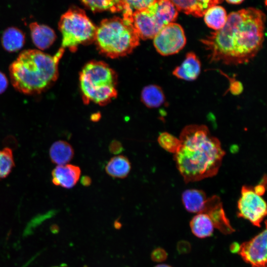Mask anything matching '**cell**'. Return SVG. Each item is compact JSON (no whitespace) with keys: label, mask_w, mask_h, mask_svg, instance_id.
Masks as SVG:
<instances>
[{"label":"cell","mask_w":267,"mask_h":267,"mask_svg":"<svg viewBox=\"0 0 267 267\" xmlns=\"http://www.w3.org/2000/svg\"><path fill=\"white\" fill-rule=\"evenodd\" d=\"M267 228L240 245L238 254L251 267H267Z\"/></svg>","instance_id":"10"},{"label":"cell","mask_w":267,"mask_h":267,"mask_svg":"<svg viewBox=\"0 0 267 267\" xmlns=\"http://www.w3.org/2000/svg\"></svg>","instance_id":"37"},{"label":"cell","mask_w":267,"mask_h":267,"mask_svg":"<svg viewBox=\"0 0 267 267\" xmlns=\"http://www.w3.org/2000/svg\"><path fill=\"white\" fill-rule=\"evenodd\" d=\"M14 166L12 150L8 147L0 150V180L7 177Z\"/></svg>","instance_id":"24"},{"label":"cell","mask_w":267,"mask_h":267,"mask_svg":"<svg viewBox=\"0 0 267 267\" xmlns=\"http://www.w3.org/2000/svg\"><path fill=\"white\" fill-rule=\"evenodd\" d=\"M201 62L193 52L187 53L182 63L176 67L173 74L177 78L186 81L196 80L201 72Z\"/></svg>","instance_id":"13"},{"label":"cell","mask_w":267,"mask_h":267,"mask_svg":"<svg viewBox=\"0 0 267 267\" xmlns=\"http://www.w3.org/2000/svg\"><path fill=\"white\" fill-rule=\"evenodd\" d=\"M244 0H226L229 3L232 4H239L241 3Z\"/></svg>","instance_id":"33"},{"label":"cell","mask_w":267,"mask_h":267,"mask_svg":"<svg viewBox=\"0 0 267 267\" xmlns=\"http://www.w3.org/2000/svg\"><path fill=\"white\" fill-rule=\"evenodd\" d=\"M64 52L61 47L53 56L36 49L23 51L9 66L13 87L25 94L40 93L58 77V65Z\"/></svg>","instance_id":"3"},{"label":"cell","mask_w":267,"mask_h":267,"mask_svg":"<svg viewBox=\"0 0 267 267\" xmlns=\"http://www.w3.org/2000/svg\"><path fill=\"white\" fill-rule=\"evenodd\" d=\"M155 267H172L167 264H159L156 266Z\"/></svg>","instance_id":"36"},{"label":"cell","mask_w":267,"mask_h":267,"mask_svg":"<svg viewBox=\"0 0 267 267\" xmlns=\"http://www.w3.org/2000/svg\"><path fill=\"white\" fill-rule=\"evenodd\" d=\"M265 184L266 183L261 182L260 184L257 185L253 189L255 192L260 196H262L265 193L266 191L265 186Z\"/></svg>","instance_id":"30"},{"label":"cell","mask_w":267,"mask_h":267,"mask_svg":"<svg viewBox=\"0 0 267 267\" xmlns=\"http://www.w3.org/2000/svg\"><path fill=\"white\" fill-rule=\"evenodd\" d=\"M34 44L41 50L49 48L55 41V32L48 26L32 22L29 25Z\"/></svg>","instance_id":"15"},{"label":"cell","mask_w":267,"mask_h":267,"mask_svg":"<svg viewBox=\"0 0 267 267\" xmlns=\"http://www.w3.org/2000/svg\"><path fill=\"white\" fill-rule=\"evenodd\" d=\"M139 39L128 20L114 17L100 22L94 42L100 53L115 58L131 53L139 45Z\"/></svg>","instance_id":"4"},{"label":"cell","mask_w":267,"mask_h":267,"mask_svg":"<svg viewBox=\"0 0 267 267\" xmlns=\"http://www.w3.org/2000/svg\"><path fill=\"white\" fill-rule=\"evenodd\" d=\"M179 139L180 145L174 153V160L185 183L217 175L225 152L206 126H186Z\"/></svg>","instance_id":"2"},{"label":"cell","mask_w":267,"mask_h":267,"mask_svg":"<svg viewBox=\"0 0 267 267\" xmlns=\"http://www.w3.org/2000/svg\"><path fill=\"white\" fill-rule=\"evenodd\" d=\"M51 230L53 233H56L59 230V228L56 225H53L51 227Z\"/></svg>","instance_id":"34"},{"label":"cell","mask_w":267,"mask_h":267,"mask_svg":"<svg viewBox=\"0 0 267 267\" xmlns=\"http://www.w3.org/2000/svg\"><path fill=\"white\" fill-rule=\"evenodd\" d=\"M240 245L237 242L232 243L230 246V250L232 253H238Z\"/></svg>","instance_id":"32"},{"label":"cell","mask_w":267,"mask_h":267,"mask_svg":"<svg viewBox=\"0 0 267 267\" xmlns=\"http://www.w3.org/2000/svg\"><path fill=\"white\" fill-rule=\"evenodd\" d=\"M80 168L71 164L57 165L51 172V181L56 185L71 188L77 183L81 176Z\"/></svg>","instance_id":"12"},{"label":"cell","mask_w":267,"mask_h":267,"mask_svg":"<svg viewBox=\"0 0 267 267\" xmlns=\"http://www.w3.org/2000/svg\"><path fill=\"white\" fill-rule=\"evenodd\" d=\"M109 150L112 154H118L123 151L124 147L119 141L113 140L109 144Z\"/></svg>","instance_id":"28"},{"label":"cell","mask_w":267,"mask_h":267,"mask_svg":"<svg viewBox=\"0 0 267 267\" xmlns=\"http://www.w3.org/2000/svg\"><path fill=\"white\" fill-rule=\"evenodd\" d=\"M8 80L5 75L0 71V94L3 93L8 86Z\"/></svg>","instance_id":"29"},{"label":"cell","mask_w":267,"mask_h":267,"mask_svg":"<svg viewBox=\"0 0 267 267\" xmlns=\"http://www.w3.org/2000/svg\"><path fill=\"white\" fill-rule=\"evenodd\" d=\"M81 184L85 186H89L91 183V178L88 176H84L81 179Z\"/></svg>","instance_id":"31"},{"label":"cell","mask_w":267,"mask_h":267,"mask_svg":"<svg viewBox=\"0 0 267 267\" xmlns=\"http://www.w3.org/2000/svg\"><path fill=\"white\" fill-rule=\"evenodd\" d=\"M204 15V21L207 26L215 31L222 29L227 18L224 8L217 5L209 8Z\"/></svg>","instance_id":"22"},{"label":"cell","mask_w":267,"mask_h":267,"mask_svg":"<svg viewBox=\"0 0 267 267\" xmlns=\"http://www.w3.org/2000/svg\"><path fill=\"white\" fill-rule=\"evenodd\" d=\"M168 254L166 251L162 248H157L153 250L151 254L152 260L155 262H162L165 261Z\"/></svg>","instance_id":"27"},{"label":"cell","mask_w":267,"mask_h":267,"mask_svg":"<svg viewBox=\"0 0 267 267\" xmlns=\"http://www.w3.org/2000/svg\"><path fill=\"white\" fill-rule=\"evenodd\" d=\"M141 100L149 108H157L165 101L162 89L158 86L150 85L145 87L141 91Z\"/></svg>","instance_id":"21"},{"label":"cell","mask_w":267,"mask_h":267,"mask_svg":"<svg viewBox=\"0 0 267 267\" xmlns=\"http://www.w3.org/2000/svg\"><path fill=\"white\" fill-rule=\"evenodd\" d=\"M237 216L247 220L254 225L260 227L267 215V205L265 200L257 194L253 188L243 186L237 203Z\"/></svg>","instance_id":"8"},{"label":"cell","mask_w":267,"mask_h":267,"mask_svg":"<svg viewBox=\"0 0 267 267\" xmlns=\"http://www.w3.org/2000/svg\"><path fill=\"white\" fill-rule=\"evenodd\" d=\"M117 75L108 64L101 61H90L79 76L80 89L85 104L90 102L105 105L117 96Z\"/></svg>","instance_id":"5"},{"label":"cell","mask_w":267,"mask_h":267,"mask_svg":"<svg viewBox=\"0 0 267 267\" xmlns=\"http://www.w3.org/2000/svg\"><path fill=\"white\" fill-rule=\"evenodd\" d=\"M58 28L62 37L61 47L72 52L80 45L93 42L97 28L85 11L77 7L71 8L61 16Z\"/></svg>","instance_id":"7"},{"label":"cell","mask_w":267,"mask_h":267,"mask_svg":"<svg viewBox=\"0 0 267 267\" xmlns=\"http://www.w3.org/2000/svg\"><path fill=\"white\" fill-rule=\"evenodd\" d=\"M212 220L214 227L224 234L235 231L226 216L220 198L217 195L208 197L204 211Z\"/></svg>","instance_id":"11"},{"label":"cell","mask_w":267,"mask_h":267,"mask_svg":"<svg viewBox=\"0 0 267 267\" xmlns=\"http://www.w3.org/2000/svg\"><path fill=\"white\" fill-rule=\"evenodd\" d=\"M82 1L94 12L106 10L112 12L121 11V0H82Z\"/></svg>","instance_id":"23"},{"label":"cell","mask_w":267,"mask_h":267,"mask_svg":"<svg viewBox=\"0 0 267 267\" xmlns=\"http://www.w3.org/2000/svg\"><path fill=\"white\" fill-rule=\"evenodd\" d=\"M178 11L170 0H155L148 7L123 16L132 24L139 39H153L165 26L175 21Z\"/></svg>","instance_id":"6"},{"label":"cell","mask_w":267,"mask_h":267,"mask_svg":"<svg viewBox=\"0 0 267 267\" xmlns=\"http://www.w3.org/2000/svg\"><path fill=\"white\" fill-rule=\"evenodd\" d=\"M208 197L204 191L197 189H188L181 195L182 203L189 212L202 213Z\"/></svg>","instance_id":"16"},{"label":"cell","mask_w":267,"mask_h":267,"mask_svg":"<svg viewBox=\"0 0 267 267\" xmlns=\"http://www.w3.org/2000/svg\"><path fill=\"white\" fill-rule=\"evenodd\" d=\"M25 36L20 29L13 27L7 28L3 33L1 44L3 48L9 52H16L24 45Z\"/></svg>","instance_id":"18"},{"label":"cell","mask_w":267,"mask_h":267,"mask_svg":"<svg viewBox=\"0 0 267 267\" xmlns=\"http://www.w3.org/2000/svg\"><path fill=\"white\" fill-rule=\"evenodd\" d=\"M155 0H121V11L124 16H130L136 11L148 7Z\"/></svg>","instance_id":"25"},{"label":"cell","mask_w":267,"mask_h":267,"mask_svg":"<svg viewBox=\"0 0 267 267\" xmlns=\"http://www.w3.org/2000/svg\"><path fill=\"white\" fill-rule=\"evenodd\" d=\"M105 169L106 173L110 176L115 178H124L130 173L131 165L127 157L118 155L111 158Z\"/></svg>","instance_id":"20"},{"label":"cell","mask_w":267,"mask_h":267,"mask_svg":"<svg viewBox=\"0 0 267 267\" xmlns=\"http://www.w3.org/2000/svg\"><path fill=\"white\" fill-rule=\"evenodd\" d=\"M153 39L156 50L163 56L178 53L185 46L186 43L182 27L175 22L163 27Z\"/></svg>","instance_id":"9"},{"label":"cell","mask_w":267,"mask_h":267,"mask_svg":"<svg viewBox=\"0 0 267 267\" xmlns=\"http://www.w3.org/2000/svg\"><path fill=\"white\" fill-rule=\"evenodd\" d=\"M158 142L159 145L167 151L175 153L180 145V140L172 134L163 132L159 135Z\"/></svg>","instance_id":"26"},{"label":"cell","mask_w":267,"mask_h":267,"mask_svg":"<svg viewBox=\"0 0 267 267\" xmlns=\"http://www.w3.org/2000/svg\"><path fill=\"white\" fill-rule=\"evenodd\" d=\"M265 21L255 8L230 13L222 29L200 40L210 61L237 65L251 61L263 46Z\"/></svg>","instance_id":"1"},{"label":"cell","mask_w":267,"mask_h":267,"mask_svg":"<svg viewBox=\"0 0 267 267\" xmlns=\"http://www.w3.org/2000/svg\"><path fill=\"white\" fill-rule=\"evenodd\" d=\"M114 226H115V227L117 229H118L119 228L121 227V224L120 222H118V221H116L115 222H114Z\"/></svg>","instance_id":"35"},{"label":"cell","mask_w":267,"mask_h":267,"mask_svg":"<svg viewBox=\"0 0 267 267\" xmlns=\"http://www.w3.org/2000/svg\"><path fill=\"white\" fill-rule=\"evenodd\" d=\"M178 11L195 17H202L211 7L222 0H170Z\"/></svg>","instance_id":"14"},{"label":"cell","mask_w":267,"mask_h":267,"mask_svg":"<svg viewBox=\"0 0 267 267\" xmlns=\"http://www.w3.org/2000/svg\"><path fill=\"white\" fill-rule=\"evenodd\" d=\"M74 155V151L72 146L65 141H56L49 149L50 160L57 165L67 164L72 159Z\"/></svg>","instance_id":"17"},{"label":"cell","mask_w":267,"mask_h":267,"mask_svg":"<svg viewBox=\"0 0 267 267\" xmlns=\"http://www.w3.org/2000/svg\"><path fill=\"white\" fill-rule=\"evenodd\" d=\"M189 224L193 234L200 238L210 236L215 228L210 218L205 213L197 214L192 218Z\"/></svg>","instance_id":"19"}]
</instances>
